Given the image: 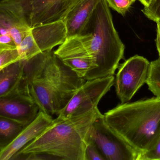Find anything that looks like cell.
<instances>
[{"label": "cell", "instance_id": "cell-28", "mask_svg": "<svg viewBox=\"0 0 160 160\" xmlns=\"http://www.w3.org/2000/svg\"><path fill=\"white\" fill-rule=\"evenodd\" d=\"M0 1H1V0H0Z\"/></svg>", "mask_w": 160, "mask_h": 160}, {"label": "cell", "instance_id": "cell-5", "mask_svg": "<svg viewBox=\"0 0 160 160\" xmlns=\"http://www.w3.org/2000/svg\"><path fill=\"white\" fill-rule=\"evenodd\" d=\"M31 28L64 20L80 0H7Z\"/></svg>", "mask_w": 160, "mask_h": 160}, {"label": "cell", "instance_id": "cell-26", "mask_svg": "<svg viewBox=\"0 0 160 160\" xmlns=\"http://www.w3.org/2000/svg\"><path fill=\"white\" fill-rule=\"evenodd\" d=\"M8 33V31L2 26L0 24V34H7Z\"/></svg>", "mask_w": 160, "mask_h": 160}, {"label": "cell", "instance_id": "cell-4", "mask_svg": "<svg viewBox=\"0 0 160 160\" xmlns=\"http://www.w3.org/2000/svg\"><path fill=\"white\" fill-rule=\"evenodd\" d=\"M103 115L109 126L141 154L153 149L160 139V98L121 103Z\"/></svg>", "mask_w": 160, "mask_h": 160}, {"label": "cell", "instance_id": "cell-7", "mask_svg": "<svg viewBox=\"0 0 160 160\" xmlns=\"http://www.w3.org/2000/svg\"><path fill=\"white\" fill-rule=\"evenodd\" d=\"M150 64L146 58L138 55L119 64L114 85L121 103L129 102L139 89L146 83Z\"/></svg>", "mask_w": 160, "mask_h": 160}, {"label": "cell", "instance_id": "cell-19", "mask_svg": "<svg viewBox=\"0 0 160 160\" xmlns=\"http://www.w3.org/2000/svg\"><path fill=\"white\" fill-rule=\"evenodd\" d=\"M142 11L149 19L156 22L160 20V0H152L148 6L144 7Z\"/></svg>", "mask_w": 160, "mask_h": 160}, {"label": "cell", "instance_id": "cell-18", "mask_svg": "<svg viewBox=\"0 0 160 160\" xmlns=\"http://www.w3.org/2000/svg\"><path fill=\"white\" fill-rule=\"evenodd\" d=\"M18 60L20 57L17 49H0V70Z\"/></svg>", "mask_w": 160, "mask_h": 160}, {"label": "cell", "instance_id": "cell-12", "mask_svg": "<svg viewBox=\"0 0 160 160\" xmlns=\"http://www.w3.org/2000/svg\"><path fill=\"white\" fill-rule=\"evenodd\" d=\"M101 1L80 0L73 7L63 20L67 30V37L83 34Z\"/></svg>", "mask_w": 160, "mask_h": 160}, {"label": "cell", "instance_id": "cell-29", "mask_svg": "<svg viewBox=\"0 0 160 160\" xmlns=\"http://www.w3.org/2000/svg\"></svg>", "mask_w": 160, "mask_h": 160}, {"label": "cell", "instance_id": "cell-3", "mask_svg": "<svg viewBox=\"0 0 160 160\" xmlns=\"http://www.w3.org/2000/svg\"><path fill=\"white\" fill-rule=\"evenodd\" d=\"M98 108L77 116H59L12 159L84 160L88 136L100 115Z\"/></svg>", "mask_w": 160, "mask_h": 160}, {"label": "cell", "instance_id": "cell-8", "mask_svg": "<svg viewBox=\"0 0 160 160\" xmlns=\"http://www.w3.org/2000/svg\"><path fill=\"white\" fill-rule=\"evenodd\" d=\"M114 75L86 80L58 116L70 117L98 108L100 101L114 85Z\"/></svg>", "mask_w": 160, "mask_h": 160}, {"label": "cell", "instance_id": "cell-27", "mask_svg": "<svg viewBox=\"0 0 160 160\" xmlns=\"http://www.w3.org/2000/svg\"><path fill=\"white\" fill-rule=\"evenodd\" d=\"M1 70H2V69H1Z\"/></svg>", "mask_w": 160, "mask_h": 160}, {"label": "cell", "instance_id": "cell-9", "mask_svg": "<svg viewBox=\"0 0 160 160\" xmlns=\"http://www.w3.org/2000/svg\"><path fill=\"white\" fill-rule=\"evenodd\" d=\"M39 112V108L30 95L29 88L22 86L20 83L14 90L0 96L1 116L27 126L34 120Z\"/></svg>", "mask_w": 160, "mask_h": 160}, {"label": "cell", "instance_id": "cell-22", "mask_svg": "<svg viewBox=\"0 0 160 160\" xmlns=\"http://www.w3.org/2000/svg\"><path fill=\"white\" fill-rule=\"evenodd\" d=\"M140 160H160V139L153 149L141 154Z\"/></svg>", "mask_w": 160, "mask_h": 160}, {"label": "cell", "instance_id": "cell-2", "mask_svg": "<svg viewBox=\"0 0 160 160\" xmlns=\"http://www.w3.org/2000/svg\"><path fill=\"white\" fill-rule=\"evenodd\" d=\"M63 49L66 58L93 61L98 66V78L114 75L124 58L125 46L115 28L105 0L99 3L83 34L68 38Z\"/></svg>", "mask_w": 160, "mask_h": 160}, {"label": "cell", "instance_id": "cell-25", "mask_svg": "<svg viewBox=\"0 0 160 160\" xmlns=\"http://www.w3.org/2000/svg\"><path fill=\"white\" fill-rule=\"evenodd\" d=\"M138 1H140L143 5L144 6L147 7L149 4L152 0H138Z\"/></svg>", "mask_w": 160, "mask_h": 160}, {"label": "cell", "instance_id": "cell-14", "mask_svg": "<svg viewBox=\"0 0 160 160\" xmlns=\"http://www.w3.org/2000/svg\"><path fill=\"white\" fill-rule=\"evenodd\" d=\"M23 60H18L0 70V96L5 95L18 87L22 80Z\"/></svg>", "mask_w": 160, "mask_h": 160}, {"label": "cell", "instance_id": "cell-23", "mask_svg": "<svg viewBox=\"0 0 160 160\" xmlns=\"http://www.w3.org/2000/svg\"><path fill=\"white\" fill-rule=\"evenodd\" d=\"M17 49L16 43L9 33L0 34V49Z\"/></svg>", "mask_w": 160, "mask_h": 160}, {"label": "cell", "instance_id": "cell-24", "mask_svg": "<svg viewBox=\"0 0 160 160\" xmlns=\"http://www.w3.org/2000/svg\"><path fill=\"white\" fill-rule=\"evenodd\" d=\"M157 23V34L156 42L157 49L159 54L158 59L160 60V20L156 22Z\"/></svg>", "mask_w": 160, "mask_h": 160}, {"label": "cell", "instance_id": "cell-6", "mask_svg": "<svg viewBox=\"0 0 160 160\" xmlns=\"http://www.w3.org/2000/svg\"><path fill=\"white\" fill-rule=\"evenodd\" d=\"M88 141L98 148L106 160H140L141 153L133 149L107 124L100 114L88 132Z\"/></svg>", "mask_w": 160, "mask_h": 160}, {"label": "cell", "instance_id": "cell-13", "mask_svg": "<svg viewBox=\"0 0 160 160\" xmlns=\"http://www.w3.org/2000/svg\"><path fill=\"white\" fill-rule=\"evenodd\" d=\"M0 24L8 31L17 47L32 28L6 0L0 1Z\"/></svg>", "mask_w": 160, "mask_h": 160}, {"label": "cell", "instance_id": "cell-21", "mask_svg": "<svg viewBox=\"0 0 160 160\" xmlns=\"http://www.w3.org/2000/svg\"><path fill=\"white\" fill-rule=\"evenodd\" d=\"M84 160H106L98 148L92 142L88 141L85 150Z\"/></svg>", "mask_w": 160, "mask_h": 160}, {"label": "cell", "instance_id": "cell-10", "mask_svg": "<svg viewBox=\"0 0 160 160\" xmlns=\"http://www.w3.org/2000/svg\"><path fill=\"white\" fill-rule=\"evenodd\" d=\"M52 120L51 116L39 111L34 120L26 126L7 147L0 151V160L12 159L19 151L39 136Z\"/></svg>", "mask_w": 160, "mask_h": 160}, {"label": "cell", "instance_id": "cell-17", "mask_svg": "<svg viewBox=\"0 0 160 160\" xmlns=\"http://www.w3.org/2000/svg\"><path fill=\"white\" fill-rule=\"evenodd\" d=\"M149 90L155 96L160 98V60L150 62L148 77L147 80Z\"/></svg>", "mask_w": 160, "mask_h": 160}, {"label": "cell", "instance_id": "cell-20", "mask_svg": "<svg viewBox=\"0 0 160 160\" xmlns=\"http://www.w3.org/2000/svg\"><path fill=\"white\" fill-rule=\"evenodd\" d=\"M108 6L124 16L136 0H105Z\"/></svg>", "mask_w": 160, "mask_h": 160}, {"label": "cell", "instance_id": "cell-15", "mask_svg": "<svg viewBox=\"0 0 160 160\" xmlns=\"http://www.w3.org/2000/svg\"><path fill=\"white\" fill-rule=\"evenodd\" d=\"M26 126L18 121L0 116V151L12 143Z\"/></svg>", "mask_w": 160, "mask_h": 160}, {"label": "cell", "instance_id": "cell-1", "mask_svg": "<svg viewBox=\"0 0 160 160\" xmlns=\"http://www.w3.org/2000/svg\"><path fill=\"white\" fill-rule=\"evenodd\" d=\"M23 61L22 81L39 111L50 116L58 115L86 81L52 50Z\"/></svg>", "mask_w": 160, "mask_h": 160}, {"label": "cell", "instance_id": "cell-11", "mask_svg": "<svg viewBox=\"0 0 160 160\" xmlns=\"http://www.w3.org/2000/svg\"><path fill=\"white\" fill-rule=\"evenodd\" d=\"M32 34L42 52L52 50L67 38V30L63 20L39 24L32 27Z\"/></svg>", "mask_w": 160, "mask_h": 160}, {"label": "cell", "instance_id": "cell-16", "mask_svg": "<svg viewBox=\"0 0 160 160\" xmlns=\"http://www.w3.org/2000/svg\"><path fill=\"white\" fill-rule=\"evenodd\" d=\"M17 49L20 60H28L42 53L34 38L31 30L17 46Z\"/></svg>", "mask_w": 160, "mask_h": 160}]
</instances>
